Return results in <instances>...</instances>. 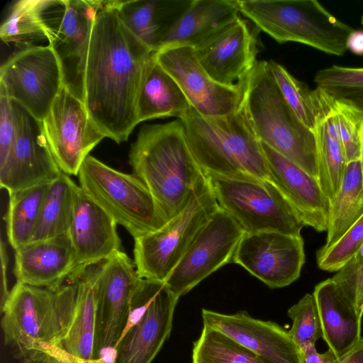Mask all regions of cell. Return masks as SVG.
<instances>
[{
    "instance_id": "obj_4",
    "label": "cell",
    "mask_w": 363,
    "mask_h": 363,
    "mask_svg": "<svg viewBox=\"0 0 363 363\" xmlns=\"http://www.w3.org/2000/svg\"><path fill=\"white\" fill-rule=\"evenodd\" d=\"M240 108L261 143L320 180L315 133L299 120L286 103L267 61H257L243 80Z\"/></svg>"
},
{
    "instance_id": "obj_22",
    "label": "cell",
    "mask_w": 363,
    "mask_h": 363,
    "mask_svg": "<svg viewBox=\"0 0 363 363\" xmlns=\"http://www.w3.org/2000/svg\"><path fill=\"white\" fill-rule=\"evenodd\" d=\"M67 235L33 240L15 250L16 282L57 290L78 267Z\"/></svg>"
},
{
    "instance_id": "obj_38",
    "label": "cell",
    "mask_w": 363,
    "mask_h": 363,
    "mask_svg": "<svg viewBox=\"0 0 363 363\" xmlns=\"http://www.w3.org/2000/svg\"><path fill=\"white\" fill-rule=\"evenodd\" d=\"M292 320L289 333L299 350L307 345H315L322 337V328L318 309L314 296L305 294L287 312Z\"/></svg>"
},
{
    "instance_id": "obj_2",
    "label": "cell",
    "mask_w": 363,
    "mask_h": 363,
    "mask_svg": "<svg viewBox=\"0 0 363 363\" xmlns=\"http://www.w3.org/2000/svg\"><path fill=\"white\" fill-rule=\"evenodd\" d=\"M129 162L167 221L186 207L203 176L179 119L143 126L131 145Z\"/></svg>"
},
{
    "instance_id": "obj_16",
    "label": "cell",
    "mask_w": 363,
    "mask_h": 363,
    "mask_svg": "<svg viewBox=\"0 0 363 363\" xmlns=\"http://www.w3.org/2000/svg\"><path fill=\"white\" fill-rule=\"evenodd\" d=\"M139 279L134 262L122 250L104 260L97 292L94 362L101 349L116 347L121 337Z\"/></svg>"
},
{
    "instance_id": "obj_26",
    "label": "cell",
    "mask_w": 363,
    "mask_h": 363,
    "mask_svg": "<svg viewBox=\"0 0 363 363\" xmlns=\"http://www.w3.org/2000/svg\"><path fill=\"white\" fill-rule=\"evenodd\" d=\"M65 13V0H20L11 6L0 27L5 43L23 48L53 38Z\"/></svg>"
},
{
    "instance_id": "obj_31",
    "label": "cell",
    "mask_w": 363,
    "mask_h": 363,
    "mask_svg": "<svg viewBox=\"0 0 363 363\" xmlns=\"http://www.w3.org/2000/svg\"><path fill=\"white\" fill-rule=\"evenodd\" d=\"M74 184L69 175L62 172L49 184L31 241L68 235L72 217Z\"/></svg>"
},
{
    "instance_id": "obj_1",
    "label": "cell",
    "mask_w": 363,
    "mask_h": 363,
    "mask_svg": "<svg viewBox=\"0 0 363 363\" xmlns=\"http://www.w3.org/2000/svg\"><path fill=\"white\" fill-rule=\"evenodd\" d=\"M155 52L122 23L116 0L101 1L87 55L83 102L105 138L118 144L139 123L138 98Z\"/></svg>"
},
{
    "instance_id": "obj_15",
    "label": "cell",
    "mask_w": 363,
    "mask_h": 363,
    "mask_svg": "<svg viewBox=\"0 0 363 363\" xmlns=\"http://www.w3.org/2000/svg\"><path fill=\"white\" fill-rule=\"evenodd\" d=\"M155 59L177 82L191 107L206 116L236 111L242 101L243 80L226 86L213 79L199 63L194 48L172 47L159 50Z\"/></svg>"
},
{
    "instance_id": "obj_47",
    "label": "cell",
    "mask_w": 363,
    "mask_h": 363,
    "mask_svg": "<svg viewBox=\"0 0 363 363\" xmlns=\"http://www.w3.org/2000/svg\"><path fill=\"white\" fill-rule=\"evenodd\" d=\"M347 48L352 53L363 56V30H354L347 40Z\"/></svg>"
},
{
    "instance_id": "obj_20",
    "label": "cell",
    "mask_w": 363,
    "mask_h": 363,
    "mask_svg": "<svg viewBox=\"0 0 363 363\" xmlns=\"http://www.w3.org/2000/svg\"><path fill=\"white\" fill-rule=\"evenodd\" d=\"M116 225L113 218L74 182L67 235L79 266L99 263L121 251Z\"/></svg>"
},
{
    "instance_id": "obj_17",
    "label": "cell",
    "mask_w": 363,
    "mask_h": 363,
    "mask_svg": "<svg viewBox=\"0 0 363 363\" xmlns=\"http://www.w3.org/2000/svg\"><path fill=\"white\" fill-rule=\"evenodd\" d=\"M208 75L226 86L243 80L256 62L257 38L240 16L194 48Z\"/></svg>"
},
{
    "instance_id": "obj_25",
    "label": "cell",
    "mask_w": 363,
    "mask_h": 363,
    "mask_svg": "<svg viewBox=\"0 0 363 363\" xmlns=\"http://www.w3.org/2000/svg\"><path fill=\"white\" fill-rule=\"evenodd\" d=\"M104 261L78 266L72 272L77 289L63 348L85 363L94 361V345L98 285Z\"/></svg>"
},
{
    "instance_id": "obj_29",
    "label": "cell",
    "mask_w": 363,
    "mask_h": 363,
    "mask_svg": "<svg viewBox=\"0 0 363 363\" xmlns=\"http://www.w3.org/2000/svg\"><path fill=\"white\" fill-rule=\"evenodd\" d=\"M192 108L182 89L155 58L142 86L137 108L140 122L157 118L175 116Z\"/></svg>"
},
{
    "instance_id": "obj_23",
    "label": "cell",
    "mask_w": 363,
    "mask_h": 363,
    "mask_svg": "<svg viewBox=\"0 0 363 363\" xmlns=\"http://www.w3.org/2000/svg\"><path fill=\"white\" fill-rule=\"evenodd\" d=\"M178 300L164 282L140 320L122 335L115 363H151L169 336Z\"/></svg>"
},
{
    "instance_id": "obj_48",
    "label": "cell",
    "mask_w": 363,
    "mask_h": 363,
    "mask_svg": "<svg viewBox=\"0 0 363 363\" xmlns=\"http://www.w3.org/2000/svg\"><path fill=\"white\" fill-rule=\"evenodd\" d=\"M361 24H362V26L363 27V16H362V18H361Z\"/></svg>"
},
{
    "instance_id": "obj_39",
    "label": "cell",
    "mask_w": 363,
    "mask_h": 363,
    "mask_svg": "<svg viewBox=\"0 0 363 363\" xmlns=\"http://www.w3.org/2000/svg\"><path fill=\"white\" fill-rule=\"evenodd\" d=\"M362 242L363 212L337 241L318 250V267L329 272H338L353 257Z\"/></svg>"
},
{
    "instance_id": "obj_13",
    "label": "cell",
    "mask_w": 363,
    "mask_h": 363,
    "mask_svg": "<svg viewBox=\"0 0 363 363\" xmlns=\"http://www.w3.org/2000/svg\"><path fill=\"white\" fill-rule=\"evenodd\" d=\"M11 101L16 140L8 159L0 166V186L9 194L50 184L62 173L48 143L42 121Z\"/></svg>"
},
{
    "instance_id": "obj_18",
    "label": "cell",
    "mask_w": 363,
    "mask_h": 363,
    "mask_svg": "<svg viewBox=\"0 0 363 363\" xmlns=\"http://www.w3.org/2000/svg\"><path fill=\"white\" fill-rule=\"evenodd\" d=\"M203 326L216 330L269 363H301L300 350L289 331L246 311L223 314L202 309Z\"/></svg>"
},
{
    "instance_id": "obj_7",
    "label": "cell",
    "mask_w": 363,
    "mask_h": 363,
    "mask_svg": "<svg viewBox=\"0 0 363 363\" xmlns=\"http://www.w3.org/2000/svg\"><path fill=\"white\" fill-rule=\"evenodd\" d=\"M77 176L84 192L133 239L167 223L149 189L134 174L116 170L89 155Z\"/></svg>"
},
{
    "instance_id": "obj_32",
    "label": "cell",
    "mask_w": 363,
    "mask_h": 363,
    "mask_svg": "<svg viewBox=\"0 0 363 363\" xmlns=\"http://www.w3.org/2000/svg\"><path fill=\"white\" fill-rule=\"evenodd\" d=\"M49 184L9 194L4 219L8 241L14 250L32 240Z\"/></svg>"
},
{
    "instance_id": "obj_46",
    "label": "cell",
    "mask_w": 363,
    "mask_h": 363,
    "mask_svg": "<svg viewBox=\"0 0 363 363\" xmlns=\"http://www.w3.org/2000/svg\"><path fill=\"white\" fill-rule=\"evenodd\" d=\"M334 363H363V337Z\"/></svg>"
},
{
    "instance_id": "obj_8",
    "label": "cell",
    "mask_w": 363,
    "mask_h": 363,
    "mask_svg": "<svg viewBox=\"0 0 363 363\" xmlns=\"http://www.w3.org/2000/svg\"><path fill=\"white\" fill-rule=\"evenodd\" d=\"M219 208L203 174L179 213L160 230L134 239L133 262L138 277L165 281Z\"/></svg>"
},
{
    "instance_id": "obj_43",
    "label": "cell",
    "mask_w": 363,
    "mask_h": 363,
    "mask_svg": "<svg viewBox=\"0 0 363 363\" xmlns=\"http://www.w3.org/2000/svg\"><path fill=\"white\" fill-rule=\"evenodd\" d=\"M301 363H334L337 359L335 354L328 350L320 353L315 345H309L300 350Z\"/></svg>"
},
{
    "instance_id": "obj_11",
    "label": "cell",
    "mask_w": 363,
    "mask_h": 363,
    "mask_svg": "<svg viewBox=\"0 0 363 363\" xmlns=\"http://www.w3.org/2000/svg\"><path fill=\"white\" fill-rule=\"evenodd\" d=\"M245 233L233 216L220 207L164 281L174 296L179 298L213 272L233 263Z\"/></svg>"
},
{
    "instance_id": "obj_37",
    "label": "cell",
    "mask_w": 363,
    "mask_h": 363,
    "mask_svg": "<svg viewBox=\"0 0 363 363\" xmlns=\"http://www.w3.org/2000/svg\"><path fill=\"white\" fill-rule=\"evenodd\" d=\"M269 70L288 105L299 120L310 130L315 131L318 111L313 90L293 77L285 67L270 60Z\"/></svg>"
},
{
    "instance_id": "obj_35",
    "label": "cell",
    "mask_w": 363,
    "mask_h": 363,
    "mask_svg": "<svg viewBox=\"0 0 363 363\" xmlns=\"http://www.w3.org/2000/svg\"><path fill=\"white\" fill-rule=\"evenodd\" d=\"M192 363H269L225 334L203 326L194 342Z\"/></svg>"
},
{
    "instance_id": "obj_42",
    "label": "cell",
    "mask_w": 363,
    "mask_h": 363,
    "mask_svg": "<svg viewBox=\"0 0 363 363\" xmlns=\"http://www.w3.org/2000/svg\"><path fill=\"white\" fill-rule=\"evenodd\" d=\"M334 280L341 286L363 316V269L349 277Z\"/></svg>"
},
{
    "instance_id": "obj_28",
    "label": "cell",
    "mask_w": 363,
    "mask_h": 363,
    "mask_svg": "<svg viewBox=\"0 0 363 363\" xmlns=\"http://www.w3.org/2000/svg\"><path fill=\"white\" fill-rule=\"evenodd\" d=\"M239 13L236 0H193L164 38L159 50L195 48L237 18Z\"/></svg>"
},
{
    "instance_id": "obj_45",
    "label": "cell",
    "mask_w": 363,
    "mask_h": 363,
    "mask_svg": "<svg viewBox=\"0 0 363 363\" xmlns=\"http://www.w3.org/2000/svg\"><path fill=\"white\" fill-rule=\"evenodd\" d=\"M0 254H1V308L4 306L6 301L7 300L10 291L8 289V282H7V267L9 262V257L6 250V244L1 239V247H0Z\"/></svg>"
},
{
    "instance_id": "obj_27",
    "label": "cell",
    "mask_w": 363,
    "mask_h": 363,
    "mask_svg": "<svg viewBox=\"0 0 363 363\" xmlns=\"http://www.w3.org/2000/svg\"><path fill=\"white\" fill-rule=\"evenodd\" d=\"M193 0H116L120 19L154 52Z\"/></svg>"
},
{
    "instance_id": "obj_19",
    "label": "cell",
    "mask_w": 363,
    "mask_h": 363,
    "mask_svg": "<svg viewBox=\"0 0 363 363\" xmlns=\"http://www.w3.org/2000/svg\"><path fill=\"white\" fill-rule=\"evenodd\" d=\"M65 13L49 44L62 69L65 85L83 101L84 77L99 0H65Z\"/></svg>"
},
{
    "instance_id": "obj_44",
    "label": "cell",
    "mask_w": 363,
    "mask_h": 363,
    "mask_svg": "<svg viewBox=\"0 0 363 363\" xmlns=\"http://www.w3.org/2000/svg\"><path fill=\"white\" fill-rule=\"evenodd\" d=\"M363 269V242L361 244L353 257L332 278L334 279H340L352 274Z\"/></svg>"
},
{
    "instance_id": "obj_36",
    "label": "cell",
    "mask_w": 363,
    "mask_h": 363,
    "mask_svg": "<svg viewBox=\"0 0 363 363\" xmlns=\"http://www.w3.org/2000/svg\"><path fill=\"white\" fill-rule=\"evenodd\" d=\"M314 82L317 88L363 113V67L333 65L318 71Z\"/></svg>"
},
{
    "instance_id": "obj_9",
    "label": "cell",
    "mask_w": 363,
    "mask_h": 363,
    "mask_svg": "<svg viewBox=\"0 0 363 363\" xmlns=\"http://www.w3.org/2000/svg\"><path fill=\"white\" fill-rule=\"evenodd\" d=\"M203 174L220 207L228 212L245 233L277 231L301 235L306 225L270 182Z\"/></svg>"
},
{
    "instance_id": "obj_12",
    "label": "cell",
    "mask_w": 363,
    "mask_h": 363,
    "mask_svg": "<svg viewBox=\"0 0 363 363\" xmlns=\"http://www.w3.org/2000/svg\"><path fill=\"white\" fill-rule=\"evenodd\" d=\"M42 124L52 154L67 175L77 176L89 153L105 138L83 101L65 84Z\"/></svg>"
},
{
    "instance_id": "obj_6",
    "label": "cell",
    "mask_w": 363,
    "mask_h": 363,
    "mask_svg": "<svg viewBox=\"0 0 363 363\" xmlns=\"http://www.w3.org/2000/svg\"><path fill=\"white\" fill-rule=\"evenodd\" d=\"M77 289L72 273L55 291L16 282L1 308L5 345L13 351L35 342L62 347Z\"/></svg>"
},
{
    "instance_id": "obj_30",
    "label": "cell",
    "mask_w": 363,
    "mask_h": 363,
    "mask_svg": "<svg viewBox=\"0 0 363 363\" xmlns=\"http://www.w3.org/2000/svg\"><path fill=\"white\" fill-rule=\"evenodd\" d=\"M363 212V159L347 162L339 191L331 203L325 244L337 241Z\"/></svg>"
},
{
    "instance_id": "obj_10",
    "label": "cell",
    "mask_w": 363,
    "mask_h": 363,
    "mask_svg": "<svg viewBox=\"0 0 363 363\" xmlns=\"http://www.w3.org/2000/svg\"><path fill=\"white\" fill-rule=\"evenodd\" d=\"M60 62L50 45L21 49L0 69L9 96L42 121L64 86Z\"/></svg>"
},
{
    "instance_id": "obj_24",
    "label": "cell",
    "mask_w": 363,
    "mask_h": 363,
    "mask_svg": "<svg viewBox=\"0 0 363 363\" xmlns=\"http://www.w3.org/2000/svg\"><path fill=\"white\" fill-rule=\"evenodd\" d=\"M313 295L320 319L322 338L336 358L362 338V318L356 306L333 278L318 284Z\"/></svg>"
},
{
    "instance_id": "obj_5",
    "label": "cell",
    "mask_w": 363,
    "mask_h": 363,
    "mask_svg": "<svg viewBox=\"0 0 363 363\" xmlns=\"http://www.w3.org/2000/svg\"><path fill=\"white\" fill-rule=\"evenodd\" d=\"M239 12L279 43H300L335 56L345 55L354 29L315 0H236Z\"/></svg>"
},
{
    "instance_id": "obj_33",
    "label": "cell",
    "mask_w": 363,
    "mask_h": 363,
    "mask_svg": "<svg viewBox=\"0 0 363 363\" xmlns=\"http://www.w3.org/2000/svg\"><path fill=\"white\" fill-rule=\"evenodd\" d=\"M314 133L319 159V182L332 203L340 187L347 161L335 126L319 113Z\"/></svg>"
},
{
    "instance_id": "obj_21",
    "label": "cell",
    "mask_w": 363,
    "mask_h": 363,
    "mask_svg": "<svg viewBox=\"0 0 363 363\" xmlns=\"http://www.w3.org/2000/svg\"><path fill=\"white\" fill-rule=\"evenodd\" d=\"M261 145L271 183L281 191L306 226L318 232L326 231L331 203L319 181L268 145Z\"/></svg>"
},
{
    "instance_id": "obj_14",
    "label": "cell",
    "mask_w": 363,
    "mask_h": 363,
    "mask_svg": "<svg viewBox=\"0 0 363 363\" xmlns=\"http://www.w3.org/2000/svg\"><path fill=\"white\" fill-rule=\"evenodd\" d=\"M301 235L277 231L245 233L233 263L238 264L272 289L282 288L297 280L305 263Z\"/></svg>"
},
{
    "instance_id": "obj_40",
    "label": "cell",
    "mask_w": 363,
    "mask_h": 363,
    "mask_svg": "<svg viewBox=\"0 0 363 363\" xmlns=\"http://www.w3.org/2000/svg\"><path fill=\"white\" fill-rule=\"evenodd\" d=\"M21 363H85L67 352L62 346L35 342L14 351Z\"/></svg>"
},
{
    "instance_id": "obj_34",
    "label": "cell",
    "mask_w": 363,
    "mask_h": 363,
    "mask_svg": "<svg viewBox=\"0 0 363 363\" xmlns=\"http://www.w3.org/2000/svg\"><path fill=\"white\" fill-rule=\"evenodd\" d=\"M314 93L335 125L347 162L363 159V113L317 87Z\"/></svg>"
},
{
    "instance_id": "obj_41",
    "label": "cell",
    "mask_w": 363,
    "mask_h": 363,
    "mask_svg": "<svg viewBox=\"0 0 363 363\" xmlns=\"http://www.w3.org/2000/svg\"><path fill=\"white\" fill-rule=\"evenodd\" d=\"M16 122L11 99L0 85V166L8 159L16 140Z\"/></svg>"
},
{
    "instance_id": "obj_3",
    "label": "cell",
    "mask_w": 363,
    "mask_h": 363,
    "mask_svg": "<svg viewBox=\"0 0 363 363\" xmlns=\"http://www.w3.org/2000/svg\"><path fill=\"white\" fill-rule=\"evenodd\" d=\"M178 118L203 173L270 182L261 143L240 106L233 113L216 116H203L191 108Z\"/></svg>"
}]
</instances>
